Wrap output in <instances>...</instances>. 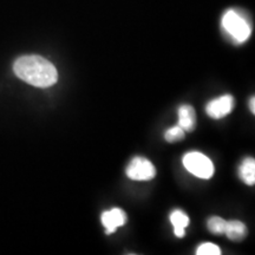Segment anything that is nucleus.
<instances>
[{
    "mask_svg": "<svg viewBox=\"0 0 255 255\" xmlns=\"http://www.w3.org/2000/svg\"><path fill=\"white\" fill-rule=\"evenodd\" d=\"M18 78L37 88H50L58 81V72L52 63L40 56L19 57L13 64Z\"/></svg>",
    "mask_w": 255,
    "mask_h": 255,
    "instance_id": "1",
    "label": "nucleus"
},
{
    "mask_svg": "<svg viewBox=\"0 0 255 255\" xmlns=\"http://www.w3.org/2000/svg\"><path fill=\"white\" fill-rule=\"evenodd\" d=\"M222 26L225 31L238 43H244L251 36V26L246 19L235 11L226 12L222 18Z\"/></svg>",
    "mask_w": 255,
    "mask_h": 255,
    "instance_id": "2",
    "label": "nucleus"
},
{
    "mask_svg": "<svg viewBox=\"0 0 255 255\" xmlns=\"http://www.w3.org/2000/svg\"><path fill=\"white\" fill-rule=\"evenodd\" d=\"M183 165L194 176L205 178V180H208V178L212 177L215 171L213 162L206 155L197 151L189 152V154L184 156Z\"/></svg>",
    "mask_w": 255,
    "mask_h": 255,
    "instance_id": "3",
    "label": "nucleus"
},
{
    "mask_svg": "<svg viewBox=\"0 0 255 255\" xmlns=\"http://www.w3.org/2000/svg\"><path fill=\"white\" fill-rule=\"evenodd\" d=\"M156 169L149 159L144 157L132 158L127 168V176L133 181H150L155 177Z\"/></svg>",
    "mask_w": 255,
    "mask_h": 255,
    "instance_id": "4",
    "label": "nucleus"
},
{
    "mask_svg": "<svg viewBox=\"0 0 255 255\" xmlns=\"http://www.w3.org/2000/svg\"><path fill=\"white\" fill-rule=\"evenodd\" d=\"M233 108H234V98L231 95H226L210 101L207 104L206 111L209 117L220 120L231 114L233 111Z\"/></svg>",
    "mask_w": 255,
    "mask_h": 255,
    "instance_id": "5",
    "label": "nucleus"
},
{
    "mask_svg": "<svg viewBox=\"0 0 255 255\" xmlns=\"http://www.w3.org/2000/svg\"><path fill=\"white\" fill-rule=\"evenodd\" d=\"M127 222V214L120 208H114L102 214V223L105 227L107 234H113L117 228Z\"/></svg>",
    "mask_w": 255,
    "mask_h": 255,
    "instance_id": "6",
    "label": "nucleus"
},
{
    "mask_svg": "<svg viewBox=\"0 0 255 255\" xmlns=\"http://www.w3.org/2000/svg\"><path fill=\"white\" fill-rule=\"evenodd\" d=\"M196 126V114L193 107L182 105L178 109V127L182 128L184 131H193Z\"/></svg>",
    "mask_w": 255,
    "mask_h": 255,
    "instance_id": "7",
    "label": "nucleus"
},
{
    "mask_svg": "<svg viewBox=\"0 0 255 255\" xmlns=\"http://www.w3.org/2000/svg\"><path fill=\"white\" fill-rule=\"evenodd\" d=\"M170 222L174 227V234L177 238H183L186 235L184 229L189 225V218L181 210H175L170 215Z\"/></svg>",
    "mask_w": 255,
    "mask_h": 255,
    "instance_id": "8",
    "label": "nucleus"
},
{
    "mask_svg": "<svg viewBox=\"0 0 255 255\" xmlns=\"http://www.w3.org/2000/svg\"><path fill=\"white\" fill-rule=\"evenodd\" d=\"M239 175L245 183L253 186L255 183V159L253 157H247L242 162Z\"/></svg>",
    "mask_w": 255,
    "mask_h": 255,
    "instance_id": "9",
    "label": "nucleus"
},
{
    "mask_svg": "<svg viewBox=\"0 0 255 255\" xmlns=\"http://www.w3.org/2000/svg\"><path fill=\"white\" fill-rule=\"evenodd\" d=\"M225 234L233 241H241L247 235V228L241 221H227Z\"/></svg>",
    "mask_w": 255,
    "mask_h": 255,
    "instance_id": "10",
    "label": "nucleus"
},
{
    "mask_svg": "<svg viewBox=\"0 0 255 255\" xmlns=\"http://www.w3.org/2000/svg\"><path fill=\"white\" fill-rule=\"evenodd\" d=\"M226 225H227V221L223 220L222 218H219V216H213L208 220V229L210 233L213 234H225Z\"/></svg>",
    "mask_w": 255,
    "mask_h": 255,
    "instance_id": "11",
    "label": "nucleus"
},
{
    "mask_svg": "<svg viewBox=\"0 0 255 255\" xmlns=\"http://www.w3.org/2000/svg\"><path fill=\"white\" fill-rule=\"evenodd\" d=\"M184 130L182 128H180L178 126L176 127H171L170 129H168L167 131L164 132V138L165 141L169 143H175L181 141V139L184 138Z\"/></svg>",
    "mask_w": 255,
    "mask_h": 255,
    "instance_id": "12",
    "label": "nucleus"
},
{
    "mask_svg": "<svg viewBox=\"0 0 255 255\" xmlns=\"http://www.w3.org/2000/svg\"><path fill=\"white\" fill-rule=\"evenodd\" d=\"M197 255H220L221 254V250L219 246H216L214 244H210V242H206L202 244L197 248L196 251Z\"/></svg>",
    "mask_w": 255,
    "mask_h": 255,
    "instance_id": "13",
    "label": "nucleus"
},
{
    "mask_svg": "<svg viewBox=\"0 0 255 255\" xmlns=\"http://www.w3.org/2000/svg\"><path fill=\"white\" fill-rule=\"evenodd\" d=\"M250 108H251L252 114H255V98H254V97L251 98V101H250Z\"/></svg>",
    "mask_w": 255,
    "mask_h": 255,
    "instance_id": "14",
    "label": "nucleus"
}]
</instances>
